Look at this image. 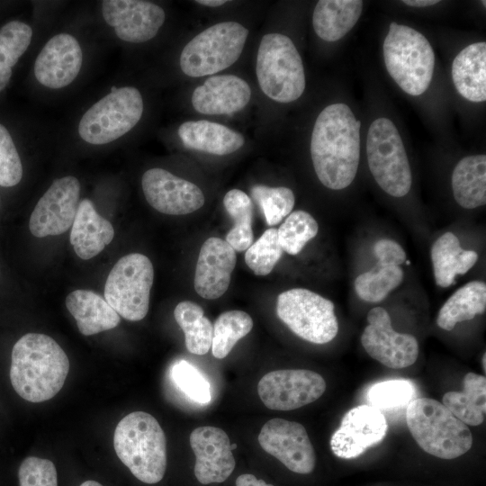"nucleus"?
Returning a JSON list of instances; mask_svg holds the SVG:
<instances>
[{"instance_id":"obj_15","label":"nucleus","mask_w":486,"mask_h":486,"mask_svg":"<svg viewBox=\"0 0 486 486\" xmlns=\"http://www.w3.org/2000/svg\"><path fill=\"white\" fill-rule=\"evenodd\" d=\"M257 439L267 454L279 460L290 471L307 474L314 470L315 450L302 424L284 418H272L264 424Z\"/></svg>"},{"instance_id":"obj_26","label":"nucleus","mask_w":486,"mask_h":486,"mask_svg":"<svg viewBox=\"0 0 486 486\" xmlns=\"http://www.w3.org/2000/svg\"><path fill=\"white\" fill-rule=\"evenodd\" d=\"M66 306L85 336L114 328L121 321L105 299L90 290L73 291L66 298Z\"/></svg>"},{"instance_id":"obj_46","label":"nucleus","mask_w":486,"mask_h":486,"mask_svg":"<svg viewBox=\"0 0 486 486\" xmlns=\"http://www.w3.org/2000/svg\"><path fill=\"white\" fill-rule=\"evenodd\" d=\"M402 3L410 6L425 7V6H430V5L436 4L438 3V1L437 0H404L402 1Z\"/></svg>"},{"instance_id":"obj_40","label":"nucleus","mask_w":486,"mask_h":486,"mask_svg":"<svg viewBox=\"0 0 486 486\" xmlns=\"http://www.w3.org/2000/svg\"><path fill=\"white\" fill-rule=\"evenodd\" d=\"M170 373L173 382L188 398L202 404L210 402V383L197 368L180 360L173 364Z\"/></svg>"},{"instance_id":"obj_39","label":"nucleus","mask_w":486,"mask_h":486,"mask_svg":"<svg viewBox=\"0 0 486 486\" xmlns=\"http://www.w3.org/2000/svg\"><path fill=\"white\" fill-rule=\"evenodd\" d=\"M283 252L277 230L269 228L246 250L245 262L256 275H266L272 272Z\"/></svg>"},{"instance_id":"obj_45","label":"nucleus","mask_w":486,"mask_h":486,"mask_svg":"<svg viewBox=\"0 0 486 486\" xmlns=\"http://www.w3.org/2000/svg\"><path fill=\"white\" fill-rule=\"evenodd\" d=\"M236 486H274L266 483L261 479H256L255 475L245 473L239 475L236 480Z\"/></svg>"},{"instance_id":"obj_24","label":"nucleus","mask_w":486,"mask_h":486,"mask_svg":"<svg viewBox=\"0 0 486 486\" xmlns=\"http://www.w3.org/2000/svg\"><path fill=\"white\" fill-rule=\"evenodd\" d=\"M177 133L186 148L218 156L234 153L245 143L238 131L207 120L186 121Z\"/></svg>"},{"instance_id":"obj_25","label":"nucleus","mask_w":486,"mask_h":486,"mask_svg":"<svg viewBox=\"0 0 486 486\" xmlns=\"http://www.w3.org/2000/svg\"><path fill=\"white\" fill-rule=\"evenodd\" d=\"M476 251L464 249L455 234L447 231L439 236L430 248V259L436 284L442 288L451 286L456 275L468 273L477 263Z\"/></svg>"},{"instance_id":"obj_2","label":"nucleus","mask_w":486,"mask_h":486,"mask_svg":"<svg viewBox=\"0 0 486 486\" xmlns=\"http://www.w3.org/2000/svg\"><path fill=\"white\" fill-rule=\"evenodd\" d=\"M69 371L68 357L50 336L28 333L14 346L10 380L14 391L31 402L53 398Z\"/></svg>"},{"instance_id":"obj_1","label":"nucleus","mask_w":486,"mask_h":486,"mask_svg":"<svg viewBox=\"0 0 486 486\" xmlns=\"http://www.w3.org/2000/svg\"><path fill=\"white\" fill-rule=\"evenodd\" d=\"M360 127L348 105L325 107L318 115L310 138V157L320 182L328 189L349 186L360 158Z\"/></svg>"},{"instance_id":"obj_31","label":"nucleus","mask_w":486,"mask_h":486,"mask_svg":"<svg viewBox=\"0 0 486 486\" xmlns=\"http://www.w3.org/2000/svg\"><path fill=\"white\" fill-rule=\"evenodd\" d=\"M463 381V391L446 392L442 403L465 425L479 426L485 419L486 378L468 373Z\"/></svg>"},{"instance_id":"obj_35","label":"nucleus","mask_w":486,"mask_h":486,"mask_svg":"<svg viewBox=\"0 0 486 486\" xmlns=\"http://www.w3.org/2000/svg\"><path fill=\"white\" fill-rule=\"evenodd\" d=\"M32 38V27L21 21H10L0 29V92L9 84L12 68L25 53Z\"/></svg>"},{"instance_id":"obj_16","label":"nucleus","mask_w":486,"mask_h":486,"mask_svg":"<svg viewBox=\"0 0 486 486\" xmlns=\"http://www.w3.org/2000/svg\"><path fill=\"white\" fill-rule=\"evenodd\" d=\"M102 15L116 36L129 43H143L153 39L166 20L164 9L142 0H104Z\"/></svg>"},{"instance_id":"obj_19","label":"nucleus","mask_w":486,"mask_h":486,"mask_svg":"<svg viewBox=\"0 0 486 486\" xmlns=\"http://www.w3.org/2000/svg\"><path fill=\"white\" fill-rule=\"evenodd\" d=\"M82 64L83 51L77 39L61 32L51 37L39 52L33 73L41 86L60 89L76 78Z\"/></svg>"},{"instance_id":"obj_20","label":"nucleus","mask_w":486,"mask_h":486,"mask_svg":"<svg viewBox=\"0 0 486 486\" xmlns=\"http://www.w3.org/2000/svg\"><path fill=\"white\" fill-rule=\"evenodd\" d=\"M190 445L196 459L194 475L200 483L222 482L232 473L236 462L224 430L199 427L191 432Z\"/></svg>"},{"instance_id":"obj_22","label":"nucleus","mask_w":486,"mask_h":486,"mask_svg":"<svg viewBox=\"0 0 486 486\" xmlns=\"http://www.w3.org/2000/svg\"><path fill=\"white\" fill-rule=\"evenodd\" d=\"M251 89L248 84L235 75L208 77L197 86L191 97L194 109L207 115L231 114L248 104Z\"/></svg>"},{"instance_id":"obj_21","label":"nucleus","mask_w":486,"mask_h":486,"mask_svg":"<svg viewBox=\"0 0 486 486\" xmlns=\"http://www.w3.org/2000/svg\"><path fill=\"white\" fill-rule=\"evenodd\" d=\"M236 261V251L225 240L216 237L206 239L196 263L195 292L207 300L222 296L229 288Z\"/></svg>"},{"instance_id":"obj_48","label":"nucleus","mask_w":486,"mask_h":486,"mask_svg":"<svg viewBox=\"0 0 486 486\" xmlns=\"http://www.w3.org/2000/svg\"><path fill=\"white\" fill-rule=\"evenodd\" d=\"M80 486H103V485L95 481H86L83 483H81Z\"/></svg>"},{"instance_id":"obj_9","label":"nucleus","mask_w":486,"mask_h":486,"mask_svg":"<svg viewBox=\"0 0 486 486\" xmlns=\"http://www.w3.org/2000/svg\"><path fill=\"white\" fill-rule=\"evenodd\" d=\"M370 172L378 185L392 197H403L410 190L412 175L409 158L393 124L387 118L374 120L366 138Z\"/></svg>"},{"instance_id":"obj_11","label":"nucleus","mask_w":486,"mask_h":486,"mask_svg":"<svg viewBox=\"0 0 486 486\" xmlns=\"http://www.w3.org/2000/svg\"><path fill=\"white\" fill-rule=\"evenodd\" d=\"M154 268L149 258L131 253L120 258L110 271L104 299L125 320L139 321L148 311Z\"/></svg>"},{"instance_id":"obj_27","label":"nucleus","mask_w":486,"mask_h":486,"mask_svg":"<svg viewBox=\"0 0 486 486\" xmlns=\"http://www.w3.org/2000/svg\"><path fill=\"white\" fill-rule=\"evenodd\" d=\"M452 78L458 93L465 99L482 103L486 100V43H472L454 58Z\"/></svg>"},{"instance_id":"obj_47","label":"nucleus","mask_w":486,"mask_h":486,"mask_svg":"<svg viewBox=\"0 0 486 486\" xmlns=\"http://www.w3.org/2000/svg\"><path fill=\"white\" fill-rule=\"evenodd\" d=\"M227 2L228 1H226V0H198V1H195V3H197V4H201V5L208 6V7H218V6L223 5Z\"/></svg>"},{"instance_id":"obj_14","label":"nucleus","mask_w":486,"mask_h":486,"mask_svg":"<svg viewBox=\"0 0 486 486\" xmlns=\"http://www.w3.org/2000/svg\"><path fill=\"white\" fill-rule=\"evenodd\" d=\"M81 184L73 176L57 178L32 211L29 229L37 238L57 236L71 228L78 206Z\"/></svg>"},{"instance_id":"obj_43","label":"nucleus","mask_w":486,"mask_h":486,"mask_svg":"<svg viewBox=\"0 0 486 486\" xmlns=\"http://www.w3.org/2000/svg\"><path fill=\"white\" fill-rule=\"evenodd\" d=\"M20 486H58L54 464L35 456L26 457L18 471Z\"/></svg>"},{"instance_id":"obj_4","label":"nucleus","mask_w":486,"mask_h":486,"mask_svg":"<svg viewBox=\"0 0 486 486\" xmlns=\"http://www.w3.org/2000/svg\"><path fill=\"white\" fill-rule=\"evenodd\" d=\"M409 430L421 449L441 459H454L467 453L472 435L442 402L418 398L406 410Z\"/></svg>"},{"instance_id":"obj_41","label":"nucleus","mask_w":486,"mask_h":486,"mask_svg":"<svg viewBox=\"0 0 486 486\" xmlns=\"http://www.w3.org/2000/svg\"><path fill=\"white\" fill-rule=\"evenodd\" d=\"M415 388L404 379L384 381L373 385L368 391L371 406L392 409L407 404L414 397Z\"/></svg>"},{"instance_id":"obj_5","label":"nucleus","mask_w":486,"mask_h":486,"mask_svg":"<svg viewBox=\"0 0 486 486\" xmlns=\"http://www.w3.org/2000/svg\"><path fill=\"white\" fill-rule=\"evenodd\" d=\"M382 51L388 73L405 93L413 96L425 93L432 79L435 54L422 33L392 22Z\"/></svg>"},{"instance_id":"obj_23","label":"nucleus","mask_w":486,"mask_h":486,"mask_svg":"<svg viewBox=\"0 0 486 486\" xmlns=\"http://www.w3.org/2000/svg\"><path fill=\"white\" fill-rule=\"evenodd\" d=\"M114 237L112 225L102 217L88 199L77 206L71 226L70 243L76 254L84 260L97 256Z\"/></svg>"},{"instance_id":"obj_13","label":"nucleus","mask_w":486,"mask_h":486,"mask_svg":"<svg viewBox=\"0 0 486 486\" xmlns=\"http://www.w3.org/2000/svg\"><path fill=\"white\" fill-rule=\"evenodd\" d=\"M326 391L324 378L305 369L269 372L257 384L258 395L270 410H292L317 400Z\"/></svg>"},{"instance_id":"obj_7","label":"nucleus","mask_w":486,"mask_h":486,"mask_svg":"<svg viewBox=\"0 0 486 486\" xmlns=\"http://www.w3.org/2000/svg\"><path fill=\"white\" fill-rule=\"evenodd\" d=\"M248 33L237 22H221L208 27L184 47L179 58L181 70L192 77L224 70L240 57Z\"/></svg>"},{"instance_id":"obj_12","label":"nucleus","mask_w":486,"mask_h":486,"mask_svg":"<svg viewBox=\"0 0 486 486\" xmlns=\"http://www.w3.org/2000/svg\"><path fill=\"white\" fill-rule=\"evenodd\" d=\"M366 320L368 324L361 335V344L373 359L392 369L405 368L416 362L419 352L417 338L394 330L384 308L371 309Z\"/></svg>"},{"instance_id":"obj_30","label":"nucleus","mask_w":486,"mask_h":486,"mask_svg":"<svg viewBox=\"0 0 486 486\" xmlns=\"http://www.w3.org/2000/svg\"><path fill=\"white\" fill-rule=\"evenodd\" d=\"M486 310V284L471 281L458 288L442 305L437 317V326L451 331L457 323L471 320L483 314Z\"/></svg>"},{"instance_id":"obj_28","label":"nucleus","mask_w":486,"mask_h":486,"mask_svg":"<svg viewBox=\"0 0 486 486\" xmlns=\"http://www.w3.org/2000/svg\"><path fill=\"white\" fill-rule=\"evenodd\" d=\"M451 184L455 202L472 210L486 203V156L463 158L454 166Z\"/></svg>"},{"instance_id":"obj_38","label":"nucleus","mask_w":486,"mask_h":486,"mask_svg":"<svg viewBox=\"0 0 486 486\" xmlns=\"http://www.w3.org/2000/svg\"><path fill=\"white\" fill-rule=\"evenodd\" d=\"M251 194L260 206L269 226H274L287 217L295 203L293 192L284 186L257 184L251 188Z\"/></svg>"},{"instance_id":"obj_29","label":"nucleus","mask_w":486,"mask_h":486,"mask_svg":"<svg viewBox=\"0 0 486 486\" xmlns=\"http://www.w3.org/2000/svg\"><path fill=\"white\" fill-rule=\"evenodd\" d=\"M362 8L359 0L318 1L312 15L313 29L326 41L338 40L355 26Z\"/></svg>"},{"instance_id":"obj_33","label":"nucleus","mask_w":486,"mask_h":486,"mask_svg":"<svg viewBox=\"0 0 486 486\" xmlns=\"http://www.w3.org/2000/svg\"><path fill=\"white\" fill-rule=\"evenodd\" d=\"M403 280L404 271L401 266L376 262L370 270L356 276L354 289L362 301L377 303L399 287Z\"/></svg>"},{"instance_id":"obj_49","label":"nucleus","mask_w":486,"mask_h":486,"mask_svg":"<svg viewBox=\"0 0 486 486\" xmlns=\"http://www.w3.org/2000/svg\"><path fill=\"white\" fill-rule=\"evenodd\" d=\"M482 364L483 366V371L485 372L486 371V354L485 353L482 356Z\"/></svg>"},{"instance_id":"obj_8","label":"nucleus","mask_w":486,"mask_h":486,"mask_svg":"<svg viewBox=\"0 0 486 486\" xmlns=\"http://www.w3.org/2000/svg\"><path fill=\"white\" fill-rule=\"evenodd\" d=\"M143 110V98L139 89L133 86L114 88L82 115L78 135L91 145L111 143L138 124Z\"/></svg>"},{"instance_id":"obj_34","label":"nucleus","mask_w":486,"mask_h":486,"mask_svg":"<svg viewBox=\"0 0 486 486\" xmlns=\"http://www.w3.org/2000/svg\"><path fill=\"white\" fill-rule=\"evenodd\" d=\"M226 212L234 221V226L226 236V242L235 250L242 252L252 244L253 203L250 197L238 189L230 190L223 198Z\"/></svg>"},{"instance_id":"obj_37","label":"nucleus","mask_w":486,"mask_h":486,"mask_svg":"<svg viewBox=\"0 0 486 486\" xmlns=\"http://www.w3.org/2000/svg\"><path fill=\"white\" fill-rule=\"evenodd\" d=\"M319 231L317 220L305 211L291 212L277 230L278 241L289 255H298Z\"/></svg>"},{"instance_id":"obj_36","label":"nucleus","mask_w":486,"mask_h":486,"mask_svg":"<svg viewBox=\"0 0 486 486\" xmlns=\"http://www.w3.org/2000/svg\"><path fill=\"white\" fill-rule=\"evenodd\" d=\"M253 328L252 318L242 310H228L222 312L215 320L212 342L214 357H226L235 344Z\"/></svg>"},{"instance_id":"obj_10","label":"nucleus","mask_w":486,"mask_h":486,"mask_svg":"<svg viewBox=\"0 0 486 486\" xmlns=\"http://www.w3.org/2000/svg\"><path fill=\"white\" fill-rule=\"evenodd\" d=\"M278 318L299 338L313 343L326 344L338 332L334 303L304 288H292L277 297Z\"/></svg>"},{"instance_id":"obj_32","label":"nucleus","mask_w":486,"mask_h":486,"mask_svg":"<svg viewBox=\"0 0 486 486\" xmlns=\"http://www.w3.org/2000/svg\"><path fill=\"white\" fill-rule=\"evenodd\" d=\"M176 323L184 334L185 346L194 355H205L212 347L213 325L202 308L190 301L179 302L174 310Z\"/></svg>"},{"instance_id":"obj_3","label":"nucleus","mask_w":486,"mask_h":486,"mask_svg":"<svg viewBox=\"0 0 486 486\" xmlns=\"http://www.w3.org/2000/svg\"><path fill=\"white\" fill-rule=\"evenodd\" d=\"M115 453L140 482H160L166 468V441L158 420L144 411H134L117 424L113 435Z\"/></svg>"},{"instance_id":"obj_18","label":"nucleus","mask_w":486,"mask_h":486,"mask_svg":"<svg viewBox=\"0 0 486 486\" xmlns=\"http://www.w3.org/2000/svg\"><path fill=\"white\" fill-rule=\"evenodd\" d=\"M387 430V420L380 410L359 405L344 415L330 438V448L340 458H354L382 441Z\"/></svg>"},{"instance_id":"obj_44","label":"nucleus","mask_w":486,"mask_h":486,"mask_svg":"<svg viewBox=\"0 0 486 486\" xmlns=\"http://www.w3.org/2000/svg\"><path fill=\"white\" fill-rule=\"evenodd\" d=\"M374 254L377 262L383 265L400 266L407 261L404 248L391 238L378 239L374 245Z\"/></svg>"},{"instance_id":"obj_42","label":"nucleus","mask_w":486,"mask_h":486,"mask_svg":"<svg viewBox=\"0 0 486 486\" xmlns=\"http://www.w3.org/2000/svg\"><path fill=\"white\" fill-rule=\"evenodd\" d=\"M22 164L8 130L0 123V185L12 187L22 177Z\"/></svg>"},{"instance_id":"obj_17","label":"nucleus","mask_w":486,"mask_h":486,"mask_svg":"<svg viewBox=\"0 0 486 486\" xmlns=\"http://www.w3.org/2000/svg\"><path fill=\"white\" fill-rule=\"evenodd\" d=\"M141 187L148 204L164 214L192 213L205 202L196 184L163 168L147 170L141 177Z\"/></svg>"},{"instance_id":"obj_6","label":"nucleus","mask_w":486,"mask_h":486,"mask_svg":"<svg viewBox=\"0 0 486 486\" xmlns=\"http://www.w3.org/2000/svg\"><path fill=\"white\" fill-rule=\"evenodd\" d=\"M262 92L278 103H291L303 94L306 80L300 53L292 40L277 32L263 36L256 61Z\"/></svg>"}]
</instances>
